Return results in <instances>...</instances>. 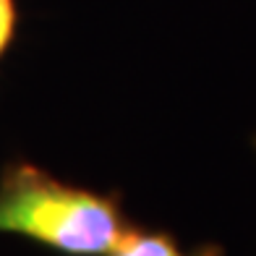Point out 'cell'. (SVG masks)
Here are the masks:
<instances>
[{
  "instance_id": "6da1fadb",
  "label": "cell",
  "mask_w": 256,
  "mask_h": 256,
  "mask_svg": "<svg viewBox=\"0 0 256 256\" xmlns=\"http://www.w3.org/2000/svg\"><path fill=\"white\" fill-rule=\"evenodd\" d=\"M131 225L118 191L60 180L26 160L0 170V236L60 256H108Z\"/></svg>"
},
{
  "instance_id": "7a4b0ae2",
  "label": "cell",
  "mask_w": 256,
  "mask_h": 256,
  "mask_svg": "<svg viewBox=\"0 0 256 256\" xmlns=\"http://www.w3.org/2000/svg\"><path fill=\"white\" fill-rule=\"evenodd\" d=\"M108 256H222V251L217 246L186 251L178 238L168 230H144L138 225H131Z\"/></svg>"
},
{
  "instance_id": "277c9868",
  "label": "cell",
  "mask_w": 256,
  "mask_h": 256,
  "mask_svg": "<svg viewBox=\"0 0 256 256\" xmlns=\"http://www.w3.org/2000/svg\"><path fill=\"white\" fill-rule=\"evenodd\" d=\"M254 144H256V138H254Z\"/></svg>"
},
{
  "instance_id": "3957f363",
  "label": "cell",
  "mask_w": 256,
  "mask_h": 256,
  "mask_svg": "<svg viewBox=\"0 0 256 256\" xmlns=\"http://www.w3.org/2000/svg\"><path fill=\"white\" fill-rule=\"evenodd\" d=\"M18 0H0V60L10 52L14 42L18 37Z\"/></svg>"
}]
</instances>
